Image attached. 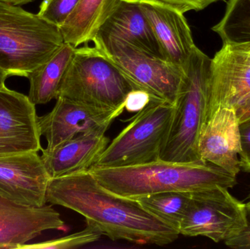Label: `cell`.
I'll list each match as a JSON object with an SVG mask.
<instances>
[{
    "label": "cell",
    "mask_w": 250,
    "mask_h": 249,
    "mask_svg": "<svg viewBox=\"0 0 250 249\" xmlns=\"http://www.w3.org/2000/svg\"><path fill=\"white\" fill-rule=\"evenodd\" d=\"M47 202L74 211L111 241L168 245L179 231L147 211L138 200L104 188L88 171L51 178Z\"/></svg>",
    "instance_id": "obj_1"
},
{
    "label": "cell",
    "mask_w": 250,
    "mask_h": 249,
    "mask_svg": "<svg viewBox=\"0 0 250 249\" xmlns=\"http://www.w3.org/2000/svg\"><path fill=\"white\" fill-rule=\"evenodd\" d=\"M88 171L108 191L131 199L166 192H194L217 186L231 189L237 184L236 176L210 162L159 159L118 168L92 166Z\"/></svg>",
    "instance_id": "obj_2"
},
{
    "label": "cell",
    "mask_w": 250,
    "mask_h": 249,
    "mask_svg": "<svg viewBox=\"0 0 250 249\" xmlns=\"http://www.w3.org/2000/svg\"><path fill=\"white\" fill-rule=\"evenodd\" d=\"M179 96L168 137L160 159L181 163H207L198 152V138L207 119L211 92V58L193 50Z\"/></svg>",
    "instance_id": "obj_3"
},
{
    "label": "cell",
    "mask_w": 250,
    "mask_h": 249,
    "mask_svg": "<svg viewBox=\"0 0 250 249\" xmlns=\"http://www.w3.org/2000/svg\"><path fill=\"white\" fill-rule=\"evenodd\" d=\"M64 43L60 26L0 1V68L8 76L27 77Z\"/></svg>",
    "instance_id": "obj_4"
},
{
    "label": "cell",
    "mask_w": 250,
    "mask_h": 249,
    "mask_svg": "<svg viewBox=\"0 0 250 249\" xmlns=\"http://www.w3.org/2000/svg\"><path fill=\"white\" fill-rule=\"evenodd\" d=\"M132 90L130 81L98 48L85 46L75 49L58 97L115 110L125 105Z\"/></svg>",
    "instance_id": "obj_5"
},
{
    "label": "cell",
    "mask_w": 250,
    "mask_h": 249,
    "mask_svg": "<svg viewBox=\"0 0 250 249\" xmlns=\"http://www.w3.org/2000/svg\"><path fill=\"white\" fill-rule=\"evenodd\" d=\"M92 42L125 75L133 89L174 105L185 80L183 69L114 35L98 32Z\"/></svg>",
    "instance_id": "obj_6"
},
{
    "label": "cell",
    "mask_w": 250,
    "mask_h": 249,
    "mask_svg": "<svg viewBox=\"0 0 250 249\" xmlns=\"http://www.w3.org/2000/svg\"><path fill=\"white\" fill-rule=\"evenodd\" d=\"M173 113L174 105L151 99L128 120L129 124L109 143L92 166L118 168L159 160Z\"/></svg>",
    "instance_id": "obj_7"
},
{
    "label": "cell",
    "mask_w": 250,
    "mask_h": 249,
    "mask_svg": "<svg viewBox=\"0 0 250 249\" xmlns=\"http://www.w3.org/2000/svg\"><path fill=\"white\" fill-rule=\"evenodd\" d=\"M247 226L246 203L233 197L229 189L217 186L191 192L179 231L185 236H202L225 243L238 236Z\"/></svg>",
    "instance_id": "obj_8"
},
{
    "label": "cell",
    "mask_w": 250,
    "mask_h": 249,
    "mask_svg": "<svg viewBox=\"0 0 250 249\" xmlns=\"http://www.w3.org/2000/svg\"><path fill=\"white\" fill-rule=\"evenodd\" d=\"M125 110V105L115 110L104 109L60 96L51 112L38 117L40 133L46 139V149H54L77 137L105 133Z\"/></svg>",
    "instance_id": "obj_9"
},
{
    "label": "cell",
    "mask_w": 250,
    "mask_h": 249,
    "mask_svg": "<svg viewBox=\"0 0 250 249\" xmlns=\"http://www.w3.org/2000/svg\"><path fill=\"white\" fill-rule=\"evenodd\" d=\"M35 105L0 84V157L42 150Z\"/></svg>",
    "instance_id": "obj_10"
},
{
    "label": "cell",
    "mask_w": 250,
    "mask_h": 249,
    "mask_svg": "<svg viewBox=\"0 0 250 249\" xmlns=\"http://www.w3.org/2000/svg\"><path fill=\"white\" fill-rule=\"evenodd\" d=\"M51 179L38 152L0 157V195L9 200L42 207Z\"/></svg>",
    "instance_id": "obj_11"
},
{
    "label": "cell",
    "mask_w": 250,
    "mask_h": 249,
    "mask_svg": "<svg viewBox=\"0 0 250 249\" xmlns=\"http://www.w3.org/2000/svg\"><path fill=\"white\" fill-rule=\"evenodd\" d=\"M203 161L214 164L231 175L240 172V122L233 107H220L203 124L198 138Z\"/></svg>",
    "instance_id": "obj_12"
},
{
    "label": "cell",
    "mask_w": 250,
    "mask_h": 249,
    "mask_svg": "<svg viewBox=\"0 0 250 249\" xmlns=\"http://www.w3.org/2000/svg\"><path fill=\"white\" fill-rule=\"evenodd\" d=\"M250 94V51L230 45L211 58V92L207 119L220 107L236 108Z\"/></svg>",
    "instance_id": "obj_13"
},
{
    "label": "cell",
    "mask_w": 250,
    "mask_h": 249,
    "mask_svg": "<svg viewBox=\"0 0 250 249\" xmlns=\"http://www.w3.org/2000/svg\"><path fill=\"white\" fill-rule=\"evenodd\" d=\"M50 230H67L51 206L32 207L0 195V249H19Z\"/></svg>",
    "instance_id": "obj_14"
},
{
    "label": "cell",
    "mask_w": 250,
    "mask_h": 249,
    "mask_svg": "<svg viewBox=\"0 0 250 249\" xmlns=\"http://www.w3.org/2000/svg\"><path fill=\"white\" fill-rule=\"evenodd\" d=\"M152 28L163 57L184 70L196 45L184 13L157 0H136Z\"/></svg>",
    "instance_id": "obj_15"
},
{
    "label": "cell",
    "mask_w": 250,
    "mask_h": 249,
    "mask_svg": "<svg viewBox=\"0 0 250 249\" xmlns=\"http://www.w3.org/2000/svg\"><path fill=\"white\" fill-rule=\"evenodd\" d=\"M109 143L105 133L88 134L42 149L41 159L51 178L72 175L88 171Z\"/></svg>",
    "instance_id": "obj_16"
},
{
    "label": "cell",
    "mask_w": 250,
    "mask_h": 249,
    "mask_svg": "<svg viewBox=\"0 0 250 249\" xmlns=\"http://www.w3.org/2000/svg\"><path fill=\"white\" fill-rule=\"evenodd\" d=\"M99 32L123 38L152 55L164 58L151 24L136 0H120Z\"/></svg>",
    "instance_id": "obj_17"
},
{
    "label": "cell",
    "mask_w": 250,
    "mask_h": 249,
    "mask_svg": "<svg viewBox=\"0 0 250 249\" xmlns=\"http://www.w3.org/2000/svg\"><path fill=\"white\" fill-rule=\"evenodd\" d=\"M120 0H80L60 26L64 42L78 48L92 41Z\"/></svg>",
    "instance_id": "obj_18"
},
{
    "label": "cell",
    "mask_w": 250,
    "mask_h": 249,
    "mask_svg": "<svg viewBox=\"0 0 250 249\" xmlns=\"http://www.w3.org/2000/svg\"><path fill=\"white\" fill-rule=\"evenodd\" d=\"M76 48L64 42L46 62L29 73V99L34 105H44L57 99L60 85L73 58Z\"/></svg>",
    "instance_id": "obj_19"
},
{
    "label": "cell",
    "mask_w": 250,
    "mask_h": 249,
    "mask_svg": "<svg viewBox=\"0 0 250 249\" xmlns=\"http://www.w3.org/2000/svg\"><path fill=\"white\" fill-rule=\"evenodd\" d=\"M212 30L223 45L250 51V0H229L224 17Z\"/></svg>",
    "instance_id": "obj_20"
},
{
    "label": "cell",
    "mask_w": 250,
    "mask_h": 249,
    "mask_svg": "<svg viewBox=\"0 0 250 249\" xmlns=\"http://www.w3.org/2000/svg\"><path fill=\"white\" fill-rule=\"evenodd\" d=\"M191 192H166L135 199L151 214L179 230L190 201Z\"/></svg>",
    "instance_id": "obj_21"
},
{
    "label": "cell",
    "mask_w": 250,
    "mask_h": 249,
    "mask_svg": "<svg viewBox=\"0 0 250 249\" xmlns=\"http://www.w3.org/2000/svg\"><path fill=\"white\" fill-rule=\"evenodd\" d=\"M98 228L90 224H86L84 229L70 234L62 238L50 240L37 244H25L20 249H68L83 247L98 241L102 236Z\"/></svg>",
    "instance_id": "obj_22"
},
{
    "label": "cell",
    "mask_w": 250,
    "mask_h": 249,
    "mask_svg": "<svg viewBox=\"0 0 250 249\" xmlns=\"http://www.w3.org/2000/svg\"><path fill=\"white\" fill-rule=\"evenodd\" d=\"M80 0H42L38 14L48 21L61 26L68 19Z\"/></svg>",
    "instance_id": "obj_23"
},
{
    "label": "cell",
    "mask_w": 250,
    "mask_h": 249,
    "mask_svg": "<svg viewBox=\"0 0 250 249\" xmlns=\"http://www.w3.org/2000/svg\"><path fill=\"white\" fill-rule=\"evenodd\" d=\"M242 152L239 155V168L250 173V120L240 124Z\"/></svg>",
    "instance_id": "obj_24"
},
{
    "label": "cell",
    "mask_w": 250,
    "mask_h": 249,
    "mask_svg": "<svg viewBox=\"0 0 250 249\" xmlns=\"http://www.w3.org/2000/svg\"><path fill=\"white\" fill-rule=\"evenodd\" d=\"M167 5L177 9L182 13H185L190 10L200 11L204 10L212 3L220 0H157Z\"/></svg>",
    "instance_id": "obj_25"
},
{
    "label": "cell",
    "mask_w": 250,
    "mask_h": 249,
    "mask_svg": "<svg viewBox=\"0 0 250 249\" xmlns=\"http://www.w3.org/2000/svg\"><path fill=\"white\" fill-rule=\"evenodd\" d=\"M151 99V96L144 91L133 89L125 99V110L128 112H138L145 108Z\"/></svg>",
    "instance_id": "obj_26"
},
{
    "label": "cell",
    "mask_w": 250,
    "mask_h": 249,
    "mask_svg": "<svg viewBox=\"0 0 250 249\" xmlns=\"http://www.w3.org/2000/svg\"><path fill=\"white\" fill-rule=\"evenodd\" d=\"M248 211V226L234 238L226 241L227 247L234 249H250V209Z\"/></svg>",
    "instance_id": "obj_27"
},
{
    "label": "cell",
    "mask_w": 250,
    "mask_h": 249,
    "mask_svg": "<svg viewBox=\"0 0 250 249\" xmlns=\"http://www.w3.org/2000/svg\"><path fill=\"white\" fill-rule=\"evenodd\" d=\"M240 124L250 120V94L235 108Z\"/></svg>",
    "instance_id": "obj_28"
},
{
    "label": "cell",
    "mask_w": 250,
    "mask_h": 249,
    "mask_svg": "<svg viewBox=\"0 0 250 249\" xmlns=\"http://www.w3.org/2000/svg\"><path fill=\"white\" fill-rule=\"evenodd\" d=\"M34 0H0L1 2L14 6L19 5V4H28V3L32 2Z\"/></svg>",
    "instance_id": "obj_29"
},
{
    "label": "cell",
    "mask_w": 250,
    "mask_h": 249,
    "mask_svg": "<svg viewBox=\"0 0 250 249\" xmlns=\"http://www.w3.org/2000/svg\"><path fill=\"white\" fill-rule=\"evenodd\" d=\"M8 77V75L2 69L0 68V84L5 83L6 79Z\"/></svg>",
    "instance_id": "obj_30"
},
{
    "label": "cell",
    "mask_w": 250,
    "mask_h": 249,
    "mask_svg": "<svg viewBox=\"0 0 250 249\" xmlns=\"http://www.w3.org/2000/svg\"><path fill=\"white\" fill-rule=\"evenodd\" d=\"M247 209H250V198L249 201L246 203Z\"/></svg>",
    "instance_id": "obj_31"
}]
</instances>
